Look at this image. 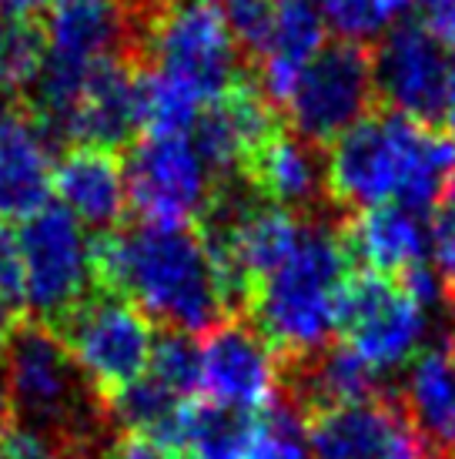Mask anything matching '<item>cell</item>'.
I'll return each instance as SVG.
<instances>
[{
    "label": "cell",
    "mask_w": 455,
    "mask_h": 459,
    "mask_svg": "<svg viewBox=\"0 0 455 459\" xmlns=\"http://www.w3.org/2000/svg\"><path fill=\"white\" fill-rule=\"evenodd\" d=\"M348 281L352 255L341 229L305 218L295 248L254 285L245 312L281 366L298 362L322 352L339 332Z\"/></svg>",
    "instance_id": "cell-3"
},
{
    "label": "cell",
    "mask_w": 455,
    "mask_h": 459,
    "mask_svg": "<svg viewBox=\"0 0 455 459\" xmlns=\"http://www.w3.org/2000/svg\"><path fill=\"white\" fill-rule=\"evenodd\" d=\"M412 4L416 0H315L325 27H331L339 40H355V44L389 34Z\"/></svg>",
    "instance_id": "cell-25"
},
{
    "label": "cell",
    "mask_w": 455,
    "mask_h": 459,
    "mask_svg": "<svg viewBox=\"0 0 455 459\" xmlns=\"http://www.w3.org/2000/svg\"><path fill=\"white\" fill-rule=\"evenodd\" d=\"M21 322H24V312L13 308L7 299H0V352L7 349V342L13 339V332L21 329Z\"/></svg>",
    "instance_id": "cell-34"
},
{
    "label": "cell",
    "mask_w": 455,
    "mask_h": 459,
    "mask_svg": "<svg viewBox=\"0 0 455 459\" xmlns=\"http://www.w3.org/2000/svg\"><path fill=\"white\" fill-rule=\"evenodd\" d=\"M51 148L24 104L0 101V221H24L51 202Z\"/></svg>",
    "instance_id": "cell-15"
},
{
    "label": "cell",
    "mask_w": 455,
    "mask_h": 459,
    "mask_svg": "<svg viewBox=\"0 0 455 459\" xmlns=\"http://www.w3.org/2000/svg\"><path fill=\"white\" fill-rule=\"evenodd\" d=\"M0 299L13 308L27 312V285H24V252H21V231L11 221H0Z\"/></svg>",
    "instance_id": "cell-30"
},
{
    "label": "cell",
    "mask_w": 455,
    "mask_h": 459,
    "mask_svg": "<svg viewBox=\"0 0 455 459\" xmlns=\"http://www.w3.org/2000/svg\"><path fill=\"white\" fill-rule=\"evenodd\" d=\"M131 61L177 81L208 108L245 81L218 0H127Z\"/></svg>",
    "instance_id": "cell-4"
},
{
    "label": "cell",
    "mask_w": 455,
    "mask_h": 459,
    "mask_svg": "<svg viewBox=\"0 0 455 459\" xmlns=\"http://www.w3.org/2000/svg\"><path fill=\"white\" fill-rule=\"evenodd\" d=\"M279 131H285L279 108L262 91V84L245 77L241 84H235L198 115L194 128H191V141H194L208 171L221 181L238 178L241 168L248 165Z\"/></svg>",
    "instance_id": "cell-13"
},
{
    "label": "cell",
    "mask_w": 455,
    "mask_h": 459,
    "mask_svg": "<svg viewBox=\"0 0 455 459\" xmlns=\"http://www.w3.org/2000/svg\"><path fill=\"white\" fill-rule=\"evenodd\" d=\"M47 61V34L34 17L7 13L0 21V101L21 104Z\"/></svg>",
    "instance_id": "cell-23"
},
{
    "label": "cell",
    "mask_w": 455,
    "mask_h": 459,
    "mask_svg": "<svg viewBox=\"0 0 455 459\" xmlns=\"http://www.w3.org/2000/svg\"><path fill=\"white\" fill-rule=\"evenodd\" d=\"M204 104L177 81L138 67V128L144 134H191Z\"/></svg>",
    "instance_id": "cell-24"
},
{
    "label": "cell",
    "mask_w": 455,
    "mask_h": 459,
    "mask_svg": "<svg viewBox=\"0 0 455 459\" xmlns=\"http://www.w3.org/2000/svg\"><path fill=\"white\" fill-rule=\"evenodd\" d=\"M21 252H24L27 312L34 322L54 329L74 312L94 289L90 268V238L64 204H40L21 225Z\"/></svg>",
    "instance_id": "cell-8"
},
{
    "label": "cell",
    "mask_w": 455,
    "mask_h": 459,
    "mask_svg": "<svg viewBox=\"0 0 455 459\" xmlns=\"http://www.w3.org/2000/svg\"><path fill=\"white\" fill-rule=\"evenodd\" d=\"M339 335L355 356L385 376L418 352L425 335V308L399 279L358 272L341 299Z\"/></svg>",
    "instance_id": "cell-10"
},
{
    "label": "cell",
    "mask_w": 455,
    "mask_h": 459,
    "mask_svg": "<svg viewBox=\"0 0 455 459\" xmlns=\"http://www.w3.org/2000/svg\"><path fill=\"white\" fill-rule=\"evenodd\" d=\"M138 128V67L124 54L90 67L71 111L64 144H90L117 152Z\"/></svg>",
    "instance_id": "cell-14"
},
{
    "label": "cell",
    "mask_w": 455,
    "mask_h": 459,
    "mask_svg": "<svg viewBox=\"0 0 455 459\" xmlns=\"http://www.w3.org/2000/svg\"><path fill=\"white\" fill-rule=\"evenodd\" d=\"M281 383V362L275 349L258 335L248 319L228 316L202 342V389L204 399L262 412L275 403Z\"/></svg>",
    "instance_id": "cell-12"
},
{
    "label": "cell",
    "mask_w": 455,
    "mask_h": 459,
    "mask_svg": "<svg viewBox=\"0 0 455 459\" xmlns=\"http://www.w3.org/2000/svg\"><path fill=\"white\" fill-rule=\"evenodd\" d=\"M429 248L435 262V275L442 281L445 295L455 299V171L445 185L442 198L432 208L429 221Z\"/></svg>",
    "instance_id": "cell-29"
},
{
    "label": "cell",
    "mask_w": 455,
    "mask_h": 459,
    "mask_svg": "<svg viewBox=\"0 0 455 459\" xmlns=\"http://www.w3.org/2000/svg\"><path fill=\"white\" fill-rule=\"evenodd\" d=\"M4 352L13 416L21 412L27 429H38L77 453V446L98 433L107 409L84 372L77 369L61 335L44 322L24 319Z\"/></svg>",
    "instance_id": "cell-5"
},
{
    "label": "cell",
    "mask_w": 455,
    "mask_h": 459,
    "mask_svg": "<svg viewBox=\"0 0 455 459\" xmlns=\"http://www.w3.org/2000/svg\"><path fill=\"white\" fill-rule=\"evenodd\" d=\"M127 204L144 225L191 229L215 192L191 134H141L127 154Z\"/></svg>",
    "instance_id": "cell-9"
},
{
    "label": "cell",
    "mask_w": 455,
    "mask_h": 459,
    "mask_svg": "<svg viewBox=\"0 0 455 459\" xmlns=\"http://www.w3.org/2000/svg\"><path fill=\"white\" fill-rule=\"evenodd\" d=\"M51 192L57 195V204H64L71 215L94 229V235L121 229L127 204V178L117 152L74 144L54 165Z\"/></svg>",
    "instance_id": "cell-16"
},
{
    "label": "cell",
    "mask_w": 455,
    "mask_h": 459,
    "mask_svg": "<svg viewBox=\"0 0 455 459\" xmlns=\"http://www.w3.org/2000/svg\"><path fill=\"white\" fill-rule=\"evenodd\" d=\"M452 54L425 21H399L375 51V94L382 108L435 125L445 117Z\"/></svg>",
    "instance_id": "cell-11"
},
{
    "label": "cell",
    "mask_w": 455,
    "mask_h": 459,
    "mask_svg": "<svg viewBox=\"0 0 455 459\" xmlns=\"http://www.w3.org/2000/svg\"><path fill=\"white\" fill-rule=\"evenodd\" d=\"M452 453H455V446H452Z\"/></svg>",
    "instance_id": "cell-38"
},
{
    "label": "cell",
    "mask_w": 455,
    "mask_h": 459,
    "mask_svg": "<svg viewBox=\"0 0 455 459\" xmlns=\"http://www.w3.org/2000/svg\"><path fill=\"white\" fill-rule=\"evenodd\" d=\"M402 406L418 433L439 449L455 446V335L418 352L408 383L402 389ZM455 456V453H452Z\"/></svg>",
    "instance_id": "cell-20"
},
{
    "label": "cell",
    "mask_w": 455,
    "mask_h": 459,
    "mask_svg": "<svg viewBox=\"0 0 455 459\" xmlns=\"http://www.w3.org/2000/svg\"><path fill=\"white\" fill-rule=\"evenodd\" d=\"M341 242L352 262H362L365 272L402 279L408 268L425 262L429 225L402 204H375L365 212H352L341 225Z\"/></svg>",
    "instance_id": "cell-18"
},
{
    "label": "cell",
    "mask_w": 455,
    "mask_h": 459,
    "mask_svg": "<svg viewBox=\"0 0 455 459\" xmlns=\"http://www.w3.org/2000/svg\"><path fill=\"white\" fill-rule=\"evenodd\" d=\"M455 171V134L392 108H375L365 121L329 144L325 192L348 212L402 204L435 208Z\"/></svg>",
    "instance_id": "cell-2"
},
{
    "label": "cell",
    "mask_w": 455,
    "mask_h": 459,
    "mask_svg": "<svg viewBox=\"0 0 455 459\" xmlns=\"http://www.w3.org/2000/svg\"><path fill=\"white\" fill-rule=\"evenodd\" d=\"M0 459H71V449L38 429L11 426L0 433Z\"/></svg>",
    "instance_id": "cell-31"
},
{
    "label": "cell",
    "mask_w": 455,
    "mask_h": 459,
    "mask_svg": "<svg viewBox=\"0 0 455 459\" xmlns=\"http://www.w3.org/2000/svg\"><path fill=\"white\" fill-rule=\"evenodd\" d=\"M291 134L322 148L352 131L379 108L375 94V51L355 40H331L295 81L285 98Z\"/></svg>",
    "instance_id": "cell-6"
},
{
    "label": "cell",
    "mask_w": 455,
    "mask_h": 459,
    "mask_svg": "<svg viewBox=\"0 0 455 459\" xmlns=\"http://www.w3.org/2000/svg\"><path fill=\"white\" fill-rule=\"evenodd\" d=\"M241 178L252 185L262 202L298 212V208L315 204L318 192L325 185V168L315 158L312 144H305L298 134L279 131L241 168Z\"/></svg>",
    "instance_id": "cell-19"
},
{
    "label": "cell",
    "mask_w": 455,
    "mask_h": 459,
    "mask_svg": "<svg viewBox=\"0 0 455 459\" xmlns=\"http://www.w3.org/2000/svg\"><path fill=\"white\" fill-rule=\"evenodd\" d=\"M218 7H221V17H225L238 51L258 67L271 44V34H275L279 0H218Z\"/></svg>",
    "instance_id": "cell-28"
},
{
    "label": "cell",
    "mask_w": 455,
    "mask_h": 459,
    "mask_svg": "<svg viewBox=\"0 0 455 459\" xmlns=\"http://www.w3.org/2000/svg\"><path fill=\"white\" fill-rule=\"evenodd\" d=\"M94 289L138 306L171 332H208L228 319L198 229L131 225L90 238Z\"/></svg>",
    "instance_id": "cell-1"
},
{
    "label": "cell",
    "mask_w": 455,
    "mask_h": 459,
    "mask_svg": "<svg viewBox=\"0 0 455 459\" xmlns=\"http://www.w3.org/2000/svg\"><path fill=\"white\" fill-rule=\"evenodd\" d=\"M111 459H188L181 449L154 443L148 436H121L111 449Z\"/></svg>",
    "instance_id": "cell-32"
},
{
    "label": "cell",
    "mask_w": 455,
    "mask_h": 459,
    "mask_svg": "<svg viewBox=\"0 0 455 459\" xmlns=\"http://www.w3.org/2000/svg\"><path fill=\"white\" fill-rule=\"evenodd\" d=\"M13 426V399H11V379H7V366L0 362V433H7Z\"/></svg>",
    "instance_id": "cell-35"
},
{
    "label": "cell",
    "mask_w": 455,
    "mask_h": 459,
    "mask_svg": "<svg viewBox=\"0 0 455 459\" xmlns=\"http://www.w3.org/2000/svg\"><path fill=\"white\" fill-rule=\"evenodd\" d=\"M0 7L7 13H21V17H34L38 11L47 7V0H0Z\"/></svg>",
    "instance_id": "cell-37"
},
{
    "label": "cell",
    "mask_w": 455,
    "mask_h": 459,
    "mask_svg": "<svg viewBox=\"0 0 455 459\" xmlns=\"http://www.w3.org/2000/svg\"><path fill=\"white\" fill-rule=\"evenodd\" d=\"M248 459H312L305 416L281 393L275 395V403H268L258 412V429Z\"/></svg>",
    "instance_id": "cell-26"
},
{
    "label": "cell",
    "mask_w": 455,
    "mask_h": 459,
    "mask_svg": "<svg viewBox=\"0 0 455 459\" xmlns=\"http://www.w3.org/2000/svg\"><path fill=\"white\" fill-rule=\"evenodd\" d=\"M325 48V21L315 0H279V21L265 57L258 61V84L281 108L302 71Z\"/></svg>",
    "instance_id": "cell-21"
},
{
    "label": "cell",
    "mask_w": 455,
    "mask_h": 459,
    "mask_svg": "<svg viewBox=\"0 0 455 459\" xmlns=\"http://www.w3.org/2000/svg\"><path fill=\"white\" fill-rule=\"evenodd\" d=\"M148 376L167 393L191 403L194 389H202V345L191 342L185 332H171L154 339V352L148 362Z\"/></svg>",
    "instance_id": "cell-27"
},
{
    "label": "cell",
    "mask_w": 455,
    "mask_h": 459,
    "mask_svg": "<svg viewBox=\"0 0 455 459\" xmlns=\"http://www.w3.org/2000/svg\"><path fill=\"white\" fill-rule=\"evenodd\" d=\"M445 128L455 134V51H452V65H449V88H445Z\"/></svg>",
    "instance_id": "cell-36"
},
{
    "label": "cell",
    "mask_w": 455,
    "mask_h": 459,
    "mask_svg": "<svg viewBox=\"0 0 455 459\" xmlns=\"http://www.w3.org/2000/svg\"><path fill=\"white\" fill-rule=\"evenodd\" d=\"M425 11V24L455 48V0H418Z\"/></svg>",
    "instance_id": "cell-33"
},
{
    "label": "cell",
    "mask_w": 455,
    "mask_h": 459,
    "mask_svg": "<svg viewBox=\"0 0 455 459\" xmlns=\"http://www.w3.org/2000/svg\"><path fill=\"white\" fill-rule=\"evenodd\" d=\"M258 412L221 406L211 399H191L181 412L177 449L188 459H248Z\"/></svg>",
    "instance_id": "cell-22"
},
{
    "label": "cell",
    "mask_w": 455,
    "mask_h": 459,
    "mask_svg": "<svg viewBox=\"0 0 455 459\" xmlns=\"http://www.w3.org/2000/svg\"><path fill=\"white\" fill-rule=\"evenodd\" d=\"M47 57L74 67H90L124 54L131 57L127 0H57L47 13Z\"/></svg>",
    "instance_id": "cell-17"
},
{
    "label": "cell",
    "mask_w": 455,
    "mask_h": 459,
    "mask_svg": "<svg viewBox=\"0 0 455 459\" xmlns=\"http://www.w3.org/2000/svg\"><path fill=\"white\" fill-rule=\"evenodd\" d=\"M54 332L101 399H111L114 393L138 383L154 352L151 319L127 299L101 289L57 322Z\"/></svg>",
    "instance_id": "cell-7"
}]
</instances>
